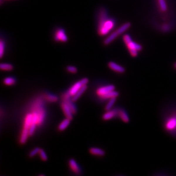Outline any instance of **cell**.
Masks as SVG:
<instances>
[{
    "instance_id": "cell-10",
    "label": "cell",
    "mask_w": 176,
    "mask_h": 176,
    "mask_svg": "<svg viewBox=\"0 0 176 176\" xmlns=\"http://www.w3.org/2000/svg\"><path fill=\"white\" fill-rule=\"evenodd\" d=\"M60 106H61V108L63 110V112L64 114L65 115L66 118L69 119L71 120L72 119L74 114L72 113V112H71L70 108L69 107L68 104L66 102L63 101L60 104Z\"/></svg>"
},
{
    "instance_id": "cell-16",
    "label": "cell",
    "mask_w": 176,
    "mask_h": 176,
    "mask_svg": "<svg viewBox=\"0 0 176 176\" xmlns=\"http://www.w3.org/2000/svg\"><path fill=\"white\" fill-rule=\"evenodd\" d=\"M119 95V93L116 91H111L105 95L100 97V98H101L102 99H111L112 98H117Z\"/></svg>"
},
{
    "instance_id": "cell-15",
    "label": "cell",
    "mask_w": 176,
    "mask_h": 176,
    "mask_svg": "<svg viewBox=\"0 0 176 176\" xmlns=\"http://www.w3.org/2000/svg\"><path fill=\"white\" fill-rule=\"evenodd\" d=\"M87 84H85V85L83 86L81 88H80V89L78 91L73 97H72L71 100L74 102L78 100L79 98H80L82 95V94L85 92V91L87 89Z\"/></svg>"
},
{
    "instance_id": "cell-26",
    "label": "cell",
    "mask_w": 176,
    "mask_h": 176,
    "mask_svg": "<svg viewBox=\"0 0 176 176\" xmlns=\"http://www.w3.org/2000/svg\"><path fill=\"white\" fill-rule=\"evenodd\" d=\"M39 150H40V148L37 147V148H34V149H33L29 154V156L30 158H32L33 157L35 156L37 154L39 153Z\"/></svg>"
},
{
    "instance_id": "cell-13",
    "label": "cell",
    "mask_w": 176,
    "mask_h": 176,
    "mask_svg": "<svg viewBox=\"0 0 176 176\" xmlns=\"http://www.w3.org/2000/svg\"><path fill=\"white\" fill-rule=\"evenodd\" d=\"M89 152L90 154L95 156H104L106 154V152L104 150H103L101 149L98 148H91L89 149Z\"/></svg>"
},
{
    "instance_id": "cell-3",
    "label": "cell",
    "mask_w": 176,
    "mask_h": 176,
    "mask_svg": "<svg viewBox=\"0 0 176 176\" xmlns=\"http://www.w3.org/2000/svg\"><path fill=\"white\" fill-rule=\"evenodd\" d=\"M54 39L55 42H66L68 41V37L66 33L65 30L62 28H56L53 34Z\"/></svg>"
},
{
    "instance_id": "cell-7",
    "label": "cell",
    "mask_w": 176,
    "mask_h": 176,
    "mask_svg": "<svg viewBox=\"0 0 176 176\" xmlns=\"http://www.w3.org/2000/svg\"><path fill=\"white\" fill-rule=\"evenodd\" d=\"M108 66L109 69L118 73L123 74L126 72V69L124 67L118 65L114 62H109L108 63Z\"/></svg>"
},
{
    "instance_id": "cell-1",
    "label": "cell",
    "mask_w": 176,
    "mask_h": 176,
    "mask_svg": "<svg viewBox=\"0 0 176 176\" xmlns=\"http://www.w3.org/2000/svg\"><path fill=\"white\" fill-rule=\"evenodd\" d=\"M97 21V31L98 35L101 37L109 34L116 25V21L110 17L107 10L103 7H101L98 10Z\"/></svg>"
},
{
    "instance_id": "cell-27",
    "label": "cell",
    "mask_w": 176,
    "mask_h": 176,
    "mask_svg": "<svg viewBox=\"0 0 176 176\" xmlns=\"http://www.w3.org/2000/svg\"><path fill=\"white\" fill-rule=\"evenodd\" d=\"M66 70L71 73L72 74H75L78 71V69H77V67H75V66H68L66 67Z\"/></svg>"
},
{
    "instance_id": "cell-29",
    "label": "cell",
    "mask_w": 176,
    "mask_h": 176,
    "mask_svg": "<svg viewBox=\"0 0 176 176\" xmlns=\"http://www.w3.org/2000/svg\"><path fill=\"white\" fill-rule=\"evenodd\" d=\"M174 67H175V69H176V62L175 63V64H174Z\"/></svg>"
},
{
    "instance_id": "cell-14",
    "label": "cell",
    "mask_w": 176,
    "mask_h": 176,
    "mask_svg": "<svg viewBox=\"0 0 176 176\" xmlns=\"http://www.w3.org/2000/svg\"><path fill=\"white\" fill-rule=\"evenodd\" d=\"M29 129L23 128L20 137V143L21 144H25L26 143L28 136H29Z\"/></svg>"
},
{
    "instance_id": "cell-8",
    "label": "cell",
    "mask_w": 176,
    "mask_h": 176,
    "mask_svg": "<svg viewBox=\"0 0 176 176\" xmlns=\"http://www.w3.org/2000/svg\"><path fill=\"white\" fill-rule=\"evenodd\" d=\"M69 166L71 170L77 175H80L82 173L81 169L75 160L71 158L69 161Z\"/></svg>"
},
{
    "instance_id": "cell-6",
    "label": "cell",
    "mask_w": 176,
    "mask_h": 176,
    "mask_svg": "<svg viewBox=\"0 0 176 176\" xmlns=\"http://www.w3.org/2000/svg\"><path fill=\"white\" fill-rule=\"evenodd\" d=\"M121 35L120 33L119 32V31L118 30H116L115 31H113L112 33H111L107 37L106 39L104 40L103 41V44L106 46L109 45L111 43H112L114 40L117 38V37Z\"/></svg>"
},
{
    "instance_id": "cell-2",
    "label": "cell",
    "mask_w": 176,
    "mask_h": 176,
    "mask_svg": "<svg viewBox=\"0 0 176 176\" xmlns=\"http://www.w3.org/2000/svg\"><path fill=\"white\" fill-rule=\"evenodd\" d=\"M130 55L132 57H136L138 56V53L143 50V46L139 43H136L132 40L126 44Z\"/></svg>"
},
{
    "instance_id": "cell-21",
    "label": "cell",
    "mask_w": 176,
    "mask_h": 176,
    "mask_svg": "<svg viewBox=\"0 0 176 176\" xmlns=\"http://www.w3.org/2000/svg\"><path fill=\"white\" fill-rule=\"evenodd\" d=\"M0 69L4 71H11L13 69V66L10 63H2L0 65Z\"/></svg>"
},
{
    "instance_id": "cell-20",
    "label": "cell",
    "mask_w": 176,
    "mask_h": 176,
    "mask_svg": "<svg viewBox=\"0 0 176 176\" xmlns=\"http://www.w3.org/2000/svg\"><path fill=\"white\" fill-rule=\"evenodd\" d=\"M3 83L6 86H13L16 84V80L13 77H7L4 79Z\"/></svg>"
},
{
    "instance_id": "cell-9",
    "label": "cell",
    "mask_w": 176,
    "mask_h": 176,
    "mask_svg": "<svg viewBox=\"0 0 176 176\" xmlns=\"http://www.w3.org/2000/svg\"><path fill=\"white\" fill-rule=\"evenodd\" d=\"M115 89V87L114 85H108L107 86H104L102 87L98 88L97 91V94L100 97L105 95L108 92L113 91Z\"/></svg>"
},
{
    "instance_id": "cell-4",
    "label": "cell",
    "mask_w": 176,
    "mask_h": 176,
    "mask_svg": "<svg viewBox=\"0 0 176 176\" xmlns=\"http://www.w3.org/2000/svg\"><path fill=\"white\" fill-rule=\"evenodd\" d=\"M88 82V78H85L82 79L78 82L75 83L67 92L69 93V95L72 97L80 89V88H81L83 86L87 84Z\"/></svg>"
},
{
    "instance_id": "cell-28",
    "label": "cell",
    "mask_w": 176,
    "mask_h": 176,
    "mask_svg": "<svg viewBox=\"0 0 176 176\" xmlns=\"http://www.w3.org/2000/svg\"><path fill=\"white\" fill-rule=\"evenodd\" d=\"M36 124H34V123H31V126L29 128V136H31L33 135L34 133V131H35V129L36 128Z\"/></svg>"
},
{
    "instance_id": "cell-11",
    "label": "cell",
    "mask_w": 176,
    "mask_h": 176,
    "mask_svg": "<svg viewBox=\"0 0 176 176\" xmlns=\"http://www.w3.org/2000/svg\"><path fill=\"white\" fill-rule=\"evenodd\" d=\"M116 116H118V108L108 111L106 114L103 115L102 119L104 120H108L115 117Z\"/></svg>"
},
{
    "instance_id": "cell-19",
    "label": "cell",
    "mask_w": 176,
    "mask_h": 176,
    "mask_svg": "<svg viewBox=\"0 0 176 176\" xmlns=\"http://www.w3.org/2000/svg\"><path fill=\"white\" fill-rule=\"evenodd\" d=\"M71 120L66 118V119L63 120L58 126V129L59 131H63L67 127L70 123Z\"/></svg>"
},
{
    "instance_id": "cell-23",
    "label": "cell",
    "mask_w": 176,
    "mask_h": 176,
    "mask_svg": "<svg viewBox=\"0 0 176 176\" xmlns=\"http://www.w3.org/2000/svg\"><path fill=\"white\" fill-rule=\"evenodd\" d=\"M45 99L49 102H56L58 100L57 96L52 94H46L45 95Z\"/></svg>"
},
{
    "instance_id": "cell-5",
    "label": "cell",
    "mask_w": 176,
    "mask_h": 176,
    "mask_svg": "<svg viewBox=\"0 0 176 176\" xmlns=\"http://www.w3.org/2000/svg\"><path fill=\"white\" fill-rule=\"evenodd\" d=\"M165 129L170 133L176 132V116L168 118L165 123Z\"/></svg>"
},
{
    "instance_id": "cell-24",
    "label": "cell",
    "mask_w": 176,
    "mask_h": 176,
    "mask_svg": "<svg viewBox=\"0 0 176 176\" xmlns=\"http://www.w3.org/2000/svg\"><path fill=\"white\" fill-rule=\"evenodd\" d=\"M5 49V42L3 40V39H1L0 41V57L2 58L3 57V55L4 54Z\"/></svg>"
},
{
    "instance_id": "cell-12",
    "label": "cell",
    "mask_w": 176,
    "mask_h": 176,
    "mask_svg": "<svg viewBox=\"0 0 176 176\" xmlns=\"http://www.w3.org/2000/svg\"><path fill=\"white\" fill-rule=\"evenodd\" d=\"M118 116L121 119L123 122L126 123H129V117L125 109L123 108H118Z\"/></svg>"
},
{
    "instance_id": "cell-18",
    "label": "cell",
    "mask_w": 176,
    "mask_h": 176,
    "mask_svg": "<svg viewBox=\"0 0 176 176\" xmlns=\"http://www.w3.org/2000/svg\"><path fill=\"white\" fill-rule=\"evenodd\" d=\"M158 6L161 12H166L167 10V5L166 0H157Z\"/></svg>"
},
{
    "instance_id": "cell-22",
    "label": "cell",
    "mask_w": 176,
    "mask_h": 176,
    "mask_svg": "<svg viewBox=\"0 0 176 176\" xmlns=\"http://www.w3.org/2000/svg\"><path fill=\"white\" fill-rule=\"evenodd\" d=\"M116 98H112L109 99V101L108 102L107 104L105 107L106 111H109L111 109V108L114 106V105L115 104V103L116 101Z\"/></svg>"
},
{
    "instance_id": "cell-25",
    "label": "cell",
    "mask_w": 176,
    "mask_h": 176,
    "mask_svg": "<svg viewBox=\"0 0 176 176\" xmlns=\"http://www.w3.org/2000/svg\"><path fill=\"white\" fill-rule=\"evenodd\" d=\"M39 156L40 158L43 161H46L48 160V156L46 155V153L45 152V151L42 149H40L39 152Z\"/></svg>"
},
{
    "instance_id": "cell-17",
    "label": "cell",
    "mask_w": 176,
    "mask_h": 176,
    "mask_svg": "<svg viewBox=\"0 0 176 176\" xmlns=\"http://www.w3.org/2000/svg\"><path fill=\"white\" fill-rule=\"evenodd\" d=\"M33 114H28L25 117L24 124H23V128L29 129L31 124L32 120H33Z\"/></svg>"
}]
</instances>
